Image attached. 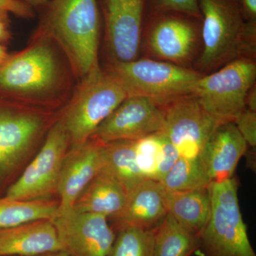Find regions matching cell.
Wrapping results in <instances>:
<instances>
[{
	"instance_id": "cell-2",
	"label": "cell",
	"mask_w": 256,
	"mask_h": 256,
	"mask_svg": "<svg viewBox=\"0 0 256 256\" xmlns=\"http://www.w3.org/2000/svg\"><path fill=\"white\" fill-rule=\"evenodd\" d=\"M100 28L97 0H50L40 32L56 40L82 79L100 66Z\"/></svg>"
},
{
	"instance_id": "cell-33",
	"label": "cell",
	"mask_w": 256,
	"mask_h": 256,
	"mask_svg": "<svg viewBox=\"0 0 256 256\" xmlns=\"http://www.w3.org/2000/svg\"><path fill=\"white\" fill-rule=\"evenodd\" d=\"M23 2L26 3L28 6H41L50 2V0H21Z\"/></svg>"
},
{
	"instance_id": "cell-26",
	"label": "cell",
	"mask_w": 256,
	"mask_h": 256,
	"mask_svg": "<svg viewBox=\"0 0 256 256\" xmlns=\"http://www.w3.org/2000/svg\"><path fill=\"white\" fill-rule=\"evenodd\" d=\"M156 229L134 227L121 229L116 232L108 256H154Z\"/></svg>"
},
{
	"instance_id": "cell-11",
	"label": "cell",
	"mask_w": 256,
	"mask_h": 256,
	"mask_svg": "<svg viewBox=\"0 0 256 256\" xmlns=\"http://www.w3.org/2000/svg\"><path fill=\"white\" fill-rule=\"evenodd\" d=\"M165 108L156 100L129 96L97 128L90 140L100 144L116 141H136L162 131Z\"/></svg>"
},
{
	"instance_id": "cell-3",
	"label": "cell",
	"mask_w": 256,
	"mask_h": 256,
	"mask_svg": "<svg viewBox=\"0 0 256 256\" xmlns=\"http://www.w3.org/2000/svg\"><path fill=\"white\" fill-rule=\"evenodd\" d=\"M58 56L47 40L8 56L0 65V98L42 101L56 94L63 82Z\"/></svg>"
},
{
	"instance_id": "cell-21",
	"label": "cell",
	"mask_w": 256,
	"mask_h": 256,
	"mask_svg": "<svg viewBox=\"0 0 256 256\" xmlns=\"http://www.w3.org/2000/svg\"><path fill=\"white\" fill-rule=\"evenodd\" d=\"M134 150L138 165L143 176L158 182L180 156L162 131L134 141Z\"/></svg>"
},
{
	"instance_id": "cell-19",
	"label": "cell",
	"mask_w": 256,
	"mask_h": 256,
	"mask_svg": "<svg viewBox=\"0 0 256 256\" xmlns=\"http://www.w3.org/2000/svg\"><path fill=\"white\" fill-rule=\"evenodd\" d=\"M128 193L122 184L101 168L74 204V210L114 218L124 208Z\"/></svg>"
},
{
	"instance_id": "cell-34",
	"label": "cell",
	"mask_w": 256,
	"mask_h": 256,
	"mask_svg": "<svg viewBox=\"0 0 256 256\" xmlns=\"http://www.w3.org/2000/svg\"><path fill=\"white\" fill-rule=\"evenodd\" d=\"M9 55L6 53L4 47L2 45L1 42H0V65L8 58Z\"/></svg>"
},
{
	"instance_id": "cell-20",
	"label": "cell",
	"mask_w": 256,
	"mask_h": 256,
	"mask_svg": "<svg viewBox=\"0 0 256 256\" xmlns=\"http://www.w3.org/2000/svg\"><path fill=\"white\" fill-rule=\"evenodd\" d=\"M168 214L192 233L200 236L210 212V186L190 191L164 190Z\"/></svg>"
},
{
	"instance_id": "cell-6",
	"label": "cell",
	"mask_w": 256,
	"mask_h": 256,
	"mask_svg": "<svg viewBox=\"0 0 256 256\" xmlns=\"http://www.w3.org/2000/svg\"><path fill=\"white\" fill-rule=\"evenodd\" d=\"M128 97L120 82L100 66L82 79L62 118L72 146L86 142Z\"/></svg>"
},
{
	"instance_id": "cell-13",
	"label": "cell",
	"mask_w": 256,
	"mask_h": 256,
	"mask_svg": "<svg viewBox=\"0 0 256 256\" xmlns=\"http://www.w3.org/2000/svg\"><path fill=\"white\" fill-rule=\"evenodd\" d=\"M104 216L72 208L52 220L69 256H108L116 232Z\"/></svg>"
},
{
	"instance_id": "cell-23",
	"label": "cell",
	"mask_w": 256,
	"mask_h": 256,
	"mask_svg": "<svg viewBox=\"0 0 256 256\" xmlns=\"http://www.w3.org/2000/svg\"><path fill=\"white\" fill-rule=\"evenodd\" d=\"M200 236L184 228L168 214L156 227L154 256H192L200 248Z\"/></svg>"
},
{
	"instance_id": "cell-29",
	"label": "cell",
	"mask_w": 256,
	"mask_h": 256,
	"mask_svg": "<svg viewBox=\"0 0 256 256\" xmlns=\"http://www.w3.org/2000/svg\"><path fill=\"white\" fill-rule=\"evenodd\" d=\"M9 13L22 18L33 16L31 6L21 0H0V15L5 16Z\"/></svg>"
},
{
	"instance_id": "cell-22",
	"label": "cell",
	"mask_w": 256,
	"mask_h": 256,
	"mask_svg": "<svg viewBox=\"0 0 256 256\" xmlns=\"http://www.w3.org/2000/svg\"><path fill=\"white\" fill-rule=\"evenodd\" d=\"M102 168L122 184L127 193L146 180L136 160L134 141H116L102 144Z\"/></svg>"
},
{
	"instance_id": "cell-12",
	"label": "cell",
	"mask_w": 256,
	"mask_h": 256,
	"mask_svg": "<svg viewBox=\"0 0 256 256\" xmlns=\"http://www.w3.org/2000/svg\"><path fill=\"white\" fill-rule=\"evenodd\" d=\"M110 63L139 58L146 20V0H100Z\"/></svg>"
},
{
	"instance_id": "cell-25",
	"label": "cell",
	"mask_w": 256,
	"mask_h": 256,
	"mask_svg": "<svg viewBox=\"0 0 256 256\" xmlns=\"http://www.w3.org/2000/svg\"><path fill=\"white\" fill-rule=\"evenodd\" d=\"M160 183L168 191L182 192L208 188L212 182L198 156H180Z\"/></svg>"
},
{
	"instance_id": "cell-30",
	"label": "cell",
	"mask_w": 256,
	"mask_h": 256,
	"mask_svg": "<svg viewBox=\"0 0 256 256\" xmlns=\"http://www.w3.org/2000/svg\"><path fill=\"white\" fill-rule=\"evenodd\" d=\"M242 14L246 22H256V0H238Z\"/></svg>"
},
{
	"instance_id": "cell-1",
	"label": "cell",
	"mask_w": 256,
	"mask_h": 256,
	"mask_svg": "<svg viewBox=\"0 0 256 256\" xmlns=\"http://www.w3.org/2000/svg\"><path fill=\"white\" fill-rule=\"evenodd\" d=\"M202 50L193 68L206 75L239 58L256 60V22H246L238 0H198Z\"/></svg>"
},
{
	"instance_id": "cell-16",
	"label": "cell",
	"mask_w": 256,
	"mask_h": 256,
	"mask_svg": "<svg viewBox=\"0 0 256 256\" xmlns=\"http://www.w3.org/2000/svg\"><path fill=\"white\" fill-rule=\"evenodd\" d=\"M164 188L154 180H146L128 192L122 210L112 218L114 232L134 227L152 230L168 215Z\"/></svg>"
},
{
	"instance_id": "cell-28",
	"label": "cell",
	"mask_w": 256,
	"mask_h": 256,
	"mask_svg": "<svg viewBox=\"0 0 256 256\" xmlns=\"http://www.w3.org/2000/svg\"><path fill=\"white\" fill-rule=\"evenodd\" d=\"M234 122L248 146L256 148V112L244 109Z\"/></svg>"
},
{
	"instance_id": "cell-24",
	"label": "cell",
	"mask_w": 256,
	"mask_h": 256,
	"mask_svg": "<svg viewBox=\"0 0 256 256\" xmlns=\"http://www.w3.org/2000/svg\"><path fill=\"white\" fill-rule=\"evenodd\" d=\"M60 202L48 200H21L0 198V229L38 220H54L58 214Z\"/></svg>"
},
{
	"instance_id": "cell-5",
	"label": "cell",
	"mask_w": 256,
	"mask_h": 256,
	"mask_svg": "<svg viewBox=\"0 0 256 256\" xmlns=\"http://www.w3.org/2000/svg\"><path fill=\"white\" fill-rule=\"evenodd\" d=\"M210 212L200 235V256H256L239 206L235 178L210 185Z\"/></svg>"
},
{
	"instance_id": "cell-7",
	"label": "cell",
	"mask_w": 256,
	"mask_h": 256,
	"mask_svg": "<svg viewBox=\"0 0 256 256\" xmlns=\"http://www.w3.org/2000/svg\"><path fill=\"white\" fill-rule=\"evenodd\" d=\"M142 50L149 58L193 68L202 50L201 20L172 12L146 15Z\"/></svg>"
},
{
	"instance_id": "cell-8",
	"label": "cell",
	"mask_w": 256,
	"mask_h": 256,
	"mask_svg": "<svg viewBox=\"0 0 256 256\" xmlns=\"http://www.w3.org/2000/svg\"><path fill=\"white\" fill-rule=\"evenodd\" d=\"M256 80V60L239 58L202 76L193 95L220 122H234L246 109V97Z\"/></svg>"
},
{
	"instance_id": "cell-10",
	"label": "cell",
	"mask_w": 256,
	"mask_h": 256,
	"mask_svg": "<svg viewBox=\"0 0 256 256\" xmlns=\"http://www.w3.org/2000/svg\"><path fill=\"white\" fill-rule=\"evenodd\" d=\"M162 132L180 156L198 158L220 122L203 108L193 94L182 96L164 106Z\"/></svg>"
},
{
	"instance_id": "cell-4",
	"label": "cell",
	"mask_w": 256,
	"mask_h": 256,
	"mask_svg": "<svg viewBox=\"0 0 256 256\" xmlns=\"http://www.w3.org/2000/svg\"><path fill=\"white\" fill-rule=\"evenodd\" d=\"M106 70L120 82L128 96L150 98L164 106L193 94L203 76L194 69L149 57L110 63Z\"/></svg>"
},
{
	"instance_id": "cell-18",
	"label": "cell",
	"mask_w": 256,
	"mask_h": 256,
	"mask_svg": "<svg viewBox=\"0 0 256 256\" xmlns=\"http://www.w3.org/2000/svg\"><path fill=\"white\" fill-rule=\"evenodd\" d=\"M64 250L52 220L0 229V256H36Z\"/></svg>"
},
{
	"instance_id": "cell-31",
	"label": "cell",
	"mask_w": 256,
	"mask_h": 256,
	"mask_svg": "<svg viewBox=\"0 0 256 256\" xmlns=\"http://www.w3.org/2000/svg\"><path fill=\"white\" fill-rule=\"evenodd\" d=\"M246 108L256 112V84L248 92L245 100Z\"/></svg>"
},
{
	"instance_id": "cell-35",
	"label": "cell",
	"mask_w": 256,
	"mask_h": 256,
	"mask_svg": "<svg viewBox=\"0 0 256 256\" xmlns=\"http://www.w3.org/2000/svg\"><path fill=\"white\" fill-rule=\"evenodd\" d=\"M36 256H69L67 252H64V250H60V252H47V254H42V255Z\"/></svg>"
},
{
	"instance_id": "cell-27",
	"label": "cell",
	"mask_w": 256,
	"mask_h": 256,
	"mask_svg": "<svg viewBox=\"0 0 256 256\" xmlns=\"http://www.w3.org/2000/svg\"><path fill=\"white\" fill-rule=\"evenodd\" d=\"M146 16L172 12L202 18L198 0H146Z\"/></svg>"
},
{
	"instance_id": "cell-32",
	"label": "cell",
	"mask_w": 256,
	"mask_h": 256,
	"mask_svg": "<svg viewBox=\"0 0 256 256\" xmlns=\"http://www.w3.org/2000/svg\"><path fill=\"white\" fill-rule=\"evenodd\" d=\"M4 18V16L0 15V42L6 40L9 35Z\"/></svg>"
},
{
	"instance_id": "cell-14",
	"label": "cell",
	"mask_w": 256,
	"mask_h": 256,
	"mask_svg": "<svg viewBox=\"0 0 256 256\" xmlns=\"http://www.w3.org/2000/svg\"><path fill=\"white\" fill-rule=\"evenodd\" d=\"M101 146L100 143L89 139L67 152L57 184L56 192L60 196L58 214L74 208L80 194L102 168Z\"/></svg>"
},
{
	"instance_id": "cell-15",
	"label": "cell",
	"mask_w": 256,
	"mask_h": 256,
	"mask_svg": "<svg viewBox=\"0 0 256 256\" xmlns=\"http://www.w3.org/2000/svg\"><path fill=\"white\" fill-rule=\"evenodd\" d=\"M44 126V120L40 114L0 104V173L18 164Z\"/></svg>"
},
{
	"instance_id": "cell-9",
	"label": "cell",
	"mask_w": 256,
	"mask_h": 256,
	"mask_svg": "<svg viewBox=\"0 0 256 256\" xmlns=\"http://www.w3.org/2000/svg\"><path fill=\"white\" fill-rule=\"evenodd\" d=\"M70 146L62 118L48 131L36 158L18 181L6 192V197L21 200H48L56 192L60 169Z\"/></svg>"
},
{
	"instance_id": "cell-17",
	"label": "cell",
	"mask_w": 256,
	"mask_h": 256,
	"mask_svg": "<svg viewBox=\"0 0 256 256\" xmlns=\"http://www.w3.org/2000/svg\"><path fill=\"white\" fill-rule=\"evenodd\" d=\"M248 146L234 122L220 124L198 156L210 182L232 178Z\"/></svg>"
}]
</instances>
